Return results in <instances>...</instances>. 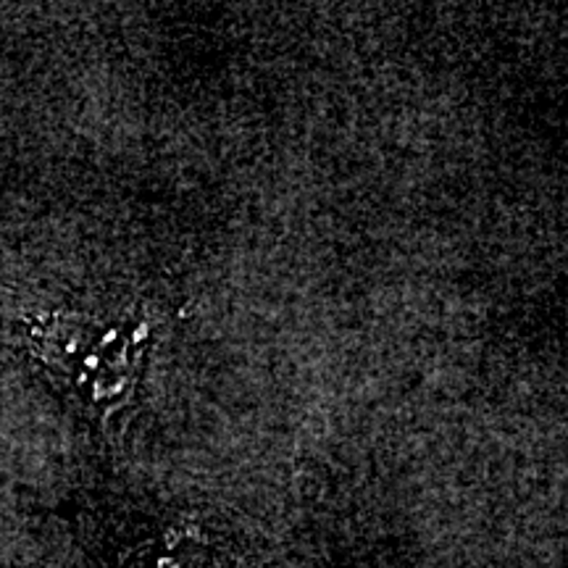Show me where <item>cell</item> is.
Returning <instances> with one entry per match:
<instances>
[{"instance_id": "1", "label": "cell", "mask_w": 568, "mask_h": 568, "mask_svg": "<svg viewBox=\"0 0 568 568\" xmlns=\"http://www.w3.org/2000/svg\"><path fill=\"white\" fill-rule=\"evenodd\" d=\"M30 345L61 385L88 406H111L134 382L140 332L77 314H51L30 326Z\"/></svg>"}]
</instances>
